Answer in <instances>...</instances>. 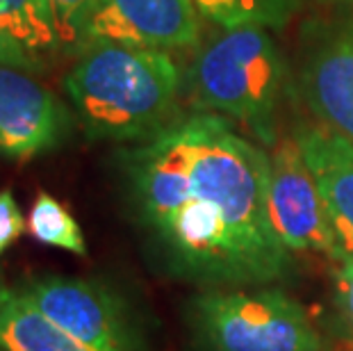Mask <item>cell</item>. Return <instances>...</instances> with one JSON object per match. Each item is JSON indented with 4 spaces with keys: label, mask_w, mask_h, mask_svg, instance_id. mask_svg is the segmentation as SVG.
Masks as SVG:
<instances>
[{
    "label": "cell",
    "mask_w": 353,
    "mask_h": 351,
    "mask_svg": "<svg viewBox=\"0 0 353 351\" xmlns=\"http://www.w3.org/2000/svg\"><path fill=\"white\" fill-rule=\"evenodd\" d=\"M128 201L171 272L267 285L290 270L269 217V153L214 112L176 119L121 158Z\"/></svg>",
    "instance_id": "obj_1"
},
{
    "label": "cell",
    "mask_w": 353,
    "mask_h": 351,
    "mask_svg": "<svg viewBox=\"0 0 353 351\" xmlns=\"http://www.w3.org/2000/svg\"><path fill=\"white\" fill-rule=\"evenodd\" d=\"M64 89L92 139L144 141L176 121L183 73L167 50L94 43Z\"/></svg>",
    "instance_id": "obj_2"
},
{
    "label": "cell",
    "mask_w": 353,
    "mask_h": 351,
    "mask_svg": "<svg viewBox=\"0 0 353 351\" xmlns=\"http://www.w3.org/2000/svg\"><path fill=\"white\" fill-rule=\"evenodd\" d=\"M283 78L285 62L272 34L265 28H237L199 50L187 85L199 110L219 112L274 146Z\"/></svg>",
    "instance_id": "obj_3"
},
{
    "label": "cell",
    "mask_w": 353,
    "mask_h": 351,
    "mask_svg": "<svg viewBox=\"0 0 353 351\" xmlns=\"http://www.w3.org/2000/svg\"><path fill=\"white\" fill-rule=\"evenodd\" d=\"M192 328L208 351H319L317 328L278 288L208 290L192 301Z\"/></svg>",
    "instance_id": "obj_4"
},
{
    "label": "cell",
    "mask_w": 353,
    "mask_h": 351,
    "mask_svg": "<svg viewBox=\"0 0 353 351\" xmlns=\"http://www.w3.org/2000/svg\"><path fill=\"white\" fill-rule=\"evenodd\" d=\"M19 292L89 351H139L123 303L103 283L34 276Z\"/></svg>",
    "instance_id": "obj_5"
},
{
    "label": "cell",
    "mask_w": 353,
    "mask_h": 351,
    "mask_svg": "<svg viewBox=\"0 0 353 351\" xmlns=\"http://www.w3.org/2000/svg\"><path fill=\"white\" fill-rule=\"evenodd\" d=\"M269 217L281 244L292 251L340 258L324 201L296 139H283L269 153Z\"/></svg>",
    "instance_id": "obj_6"
},
{
    "label": "cell",
    "mask_w": 353,
    "mask_h": 351,
    "mask_svg": "<svg viewBox=\"0 0 353 351\" xmlns=\"http://www.w3.org/2000/svg\"><path fill=\"white\" fill-rule=\"evenodd\" d=\"M201 14L192 0H99L80 48L121 43L134 48L183 50L201 41Z\"/></svg>",
    "instance_id": "obj_7"
},
{
    "label": "cell",
    "mask_w": 353,
    "mask_h": 351,
    "mask_svg": "<svg viewBox=\"0 0 353 351\" xmlns=\"http://www.w3.org/2000/svg\"><path fill=\"white\" fill-rule=\"evenodd\" d=\"M71 132L62 101L23 69L0 64V155L28 162L55 151Z\"/></svg>",
    "instance_id": "obj_8"
},
{
    "label": "cell",
    "mask_w": 353,
    "mask_h": 351,
    "mask_svg": "<svg viewBox=\"0 0 353 351\" xmlns=\"http://www.w3.org/2000/svg\"><path fill=\"white\" fill-rule=\"evenodd\" d=\"M301 89L321 126L353 144V21L312 39L303 59Z\"/></svg>",
    "instance_id": "obj_9"
},
{
    "label": "cell",
    "mask_w": 353,
    "mask_h": 351,
    "mask_svg": "<svg viewBox=\"0 0 353 351\" xmlns=\"http://www.w3.org/2000/svg\"><path fill=\"white\" fill-rule=\"evenodd\" d=\"M296 144L319 188L340 251L353 256V144L326 128L299 132Z\"/></svg>",
    "instance_id": "obj_10"
},
{
    "label": "cell",
    "mask_w": 353,
    "mask_h": 351,
    "mask_svg": "<svg viewBox=\"0 0 353 351\" xmlns=\"http://www.w3.org/2000/svg\"><path fill=\"white\" fill-rule=\"evenodd\" d=\"M59 50L50 0H0V64L41 71Z\"/></svg>",
    "instance_id": "obj_11"
},
{
    "label": "cell",
    "mask_w": 353,
    "mask_h": 351,
    "mask_svg": "<svg viewBox=\"0 0 353 351\" xmlns=\"http://www.w3.org/2000/svg\"><path fill=\"white\" fill-rule=\"evenodd\" d=\"M0 349L5 351H89L62 331L19 290L0 301Z\"/></svg>",
    "instance_id": "obj_12"
},
{
    "label": "cell",
    "mask_w": 353,
    "mask_h": 351,
    "mask_svg": "<svg viewBox=\"0 0 353 351\" xmlns=\"http://www.w3.org/2000/svg\"><path fill=\"white\" fill-rule=\"evenodd\" d=\"M203 21L221 30L281 28L294 17L301 0H192Z\"/></svg>",
    "instance_id": "obj_13"
},
{
    "label": "cell",
    "mask_w": 353,
    "mask_h": 351,
    "mask_svg": "<svg viewBox=\"0 0 353 351\" xmlns=\"http://www.w3.org/2000/svg\"><path fill=\"white\" fill-rule=\"evenodd\" d=\"M28 230L39 244L87 256V242L80 223L62 201L48 192H37L28 214Z\"/></svg>",
    "instance_id": "obj_14"
},
{
    "label": "cell",
    "mask_w": 353,
    "mask_h": 351,
    "mask_svg": "<svg viewBox=\"0 0 353 351\" xmlns=\"http://www.w3.org/2000/svg\"><path fill=\"white\" fill-rule=\"evenodd\" d=\"M62 48H80L82 32L99 0H50Z\"/></svg>",
    "instance_id": "obj_15"
},
{
    "label": "cell",
    "mask_w": 353,
    "mask_h": 351,
    "mask_svg": "<svg viewBox=\"0 0 353 351\" xmlns=\"http://www.w3.org/2000/svg\"><path fill=\"white\" fill-rule=\"evenodd\" d=\"M333 283H335V305L344 328L353 342V256L342 253L335 258L333 270Z\"/></svg>",
    "instance_id": "obj_16"
},
{
    "label": "cell",
    "mask_w": 353,
    "mask_h": 351,
    "mask_svg": "<svg viewBox=\"0 0 353 351\" xmlns=\"http://www.w3.org/2000/svg\"><path fill=\"white\" fill-rule=\"evenodd\" d=\"M28 219L17 203L12 190H0V256L26 233Z\"/></svg>",
    "instance_id": "obj_17"
},
{
    "label": "cell",
    "mask_w": 353,
    "mask_h": 351,
    "mask_svg": "<svg viewBox=\"0 0 353 351\" xmlns=\"http://www.w3.org/2000/svg\"><path fill=\"white\" fill-rule=\"evenodd\" d=\"M7 290H10V288H5V285H3V281H0V301H3V297L7 294Z\"/></svg>",
    "instance_id": "obj_18"
},
{
    "label": "cell",
    "mask_w": 353,
    "mask_h": 351,
    "mask_svg": "<svg viewBox=\"0 0 353 351\" xmlns=\"http://www.w3.org/2000/svg\"><path fill=\"white\" fill-rule=\"evenodd\" d=\"M349 3H353V0H349Z\"/></svg>",
    "instance_id": "obj_19"
},
{
    "label": "cell",
    "mask_w": 353,
    "mask_h": 351,
    "mask_svg": "<svg viewBox=\"0 0 353 351\" xmlns=\"http://www.w3.org/2000/svg\"><path fill=\"white\" fill-rule=\"evenodd\" d=\"M0 351H5V349H0Z\"/></svg>",
    "instance_id": "obj_20"
}]
</instances>
